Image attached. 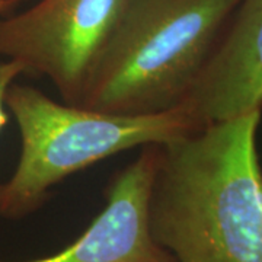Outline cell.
<instances>
[{"label":"cell","instance_id":"cell-1","mask_svg":"<svg viewBox=\"0 0 262 262\" xmlns=\"http://www.w3.org/2000/svg\"><path fill=\"white\" fill-rule=\"evenodd\" d=\"M259 122L248 114L158 146L150 233L173 262H262Z\"/></svg>","mask_w":262,"mask_h":262},{"label":"cell","instance_id":"cell-2","mask_svg":"<svg viewBox=\"0 0 262 262\" xmlns=\"http://www.w3.org/2000/svg\"><path fill=\"white\" fill-rule=\"evenodd\" d=\"M241 0H131L79 106L125 115L178 108Z\"/></svg>","mask_w":262,"mask_h":262},{"label":"cell","instance_id":"cell-3","mask_svg":"<svg viewBox=\"0 0 262 262\" xmlns=\"http://www.w3.org/2000/svg\"><path fill=\"white\" fill-rule=\"evenodd\" d=\"M5 105L20 133V156L0 185V217L19 220L37 211L70 175L134 147L162 146L196 130L178 106L125 115L56 102L34 86L12 83Z\"/></svg>","mask_w":262,"mask_h":262},{"label":"cell","instance_id":"cell-4","mask_svg":"<svg viewBox=\"0 0 262 262\" xmlns=\"http://www.w3.org/2000/svg\"><path fill=\"white\" fill-rule=\"evenodd\" d=\"M131 0H39L0 19V57L46 76L63 102L79 105L84 84Z\"/></svg>","mask_w":262,"mask_h":262},{"label":"cell","instance_id":"cell-5","mask_svg":"<svg viewBox=\"0 0 262 262\" xmlns=\"http://www.w3.org/2000/svg\"><path fill=\"white\" fill-rule=\"evenodd\" d=\"M156 163L158 146L143 147L139 158L114 177L102 211L75 242L24 262H173L150 233L149 200Z\"/></svg>","mask_w":262,"mask_h":262},{"label":"cell","instance_id":"cell-6","mask_svg":"<svg viewBox=\"0 0 262 262\" xmlns=\"http://www.w3.org/2000/svg\"><path fill=\"white\" fill-rule=\"evenodd\" d=\"M179 105L198 128L262 113V0H241Z\"/></svg>","mask_w":262,"mask_h":262},{"label":"cell","instance_id":"cell-7","mask_svg":"<svg viewBox=\"0 0 262 262\" xmlns=\"http://www.w3.org/2000/svg\"><path fill=\"white\" fill-rule=\"evenodd\" d=\"M20 75H24V69L19 63L12 61V60L0 61V131L8 124L5 96H6V92L10 88V84L15 83V79Z\"/></svg>","mask_w":262,"mask_h":262},{"label":"cell","instance_id":"cell-8","mask_svg":"<svg viewBox=\"0 0 262 262\" xmlns=\"http://www.w3.org/2000/svg\"><path fill=\"white\" fill-rule=\"evenodd\" d=\"M15 3H16V0H0V15H3L6 10H9Z\"/></svg>","mask_w":262,"mask_h":262}]
</instances>
